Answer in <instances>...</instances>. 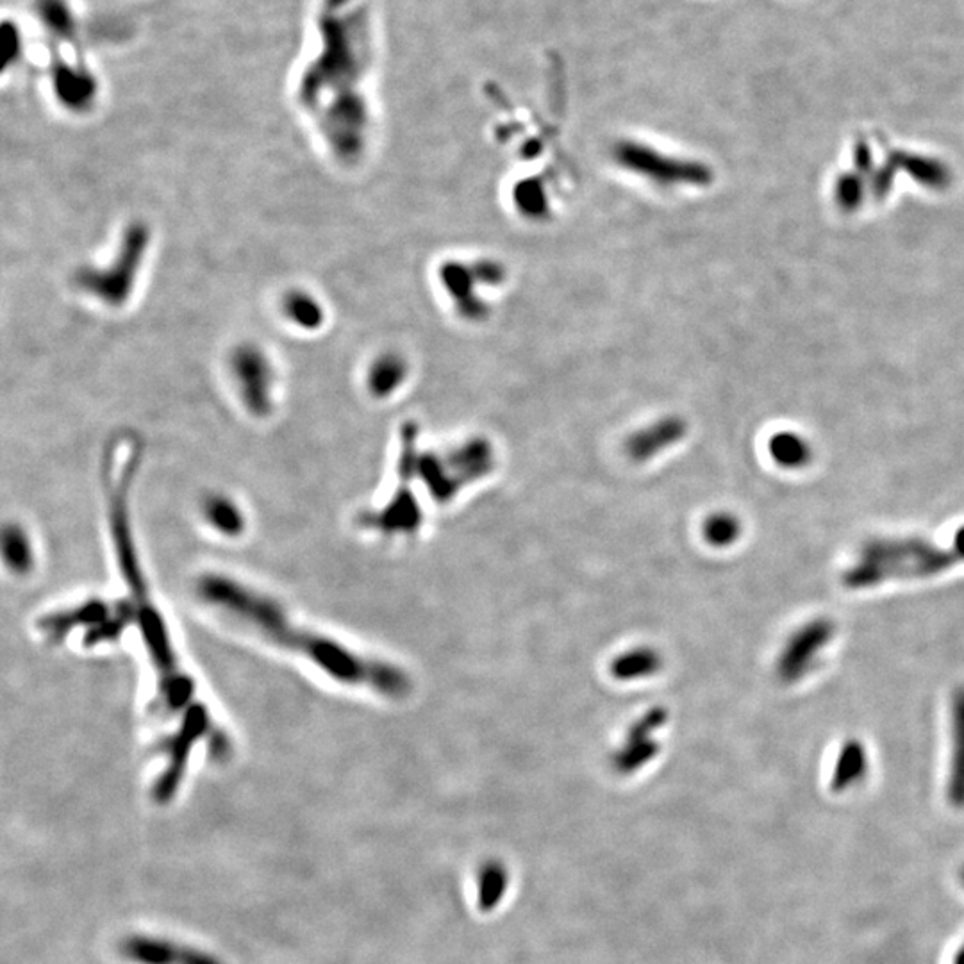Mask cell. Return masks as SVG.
Listing matches in <instances>:
<instances>
[{
    "label": "cell",
    "instance_id": "6da1fadb",
    "mask_svg": "<svg viewBox=\"0 0 964 964\" xmlns=\"http://www.w3.org/2000/svg\"><path fill=\"white\" fill-rule=\"evenodd\" d=\"M200 599L234 616L241 624L263 634L275 645L306 657L334 681L377 691L388 699H404L411 691L409 675L386 661L361 656L358 652L293 624L274 600L266 599L240 582L222 575H206L199 581Z\"/></svg>",
    "mask_w": 964,
    "mask_h": 964
},
{
    "label": "cell",
    "instance_id": "7a4b0ae2",
    "mask_svg": "<svg viewBox=\"0 0 964 964\" xmlns=\"http://www.w3.org/2000/svg\"><path fill=\"white\" fill-rule=\"evenodd\" d=\"M956 541L940 549L923 538H875L859 549V561L848 568L841 582L848 590H866L895 577H931L963 563Z\"/></svg>",
    "mask_w": 964,
    "mask_h": 964
},
{
    "label": "cell",
    "instance_id": "3957f363",
    "mask_svg": "<svg viewBox=\"0 0 964 964\" xmlns=\"http://www.w3.org/2000/svg\"><path fill=\"white\" fill-rule=\"evenodd\" d=\"M150 240L149 225L143 222L127 225L118 243L117 254L104 266L79 268L74 275L75 286L108 308H122L138 284L149 254Z\"/></svg>",
    "mask_w": 964,
    "mask_h": 964
},
{
    "label": "cell",
    "instance_id": "277c9868",
    "mask_svg": "<svg viewBox=\"0 0 964 964\" xmlns=\"http://www.w3.org/2000/svg\"><path fill=\"white\" fill-rule=\"evenodd\" d=\"M493 468L495 456L490 443L474 440L443 454H416L413 474L420 477L436 502L447 504L465 486L491 474Z\"/></svg>",
    "mask_w": 964,
    "mask_h": 964
},
{
    "label": "cell",
    "instance_id": "5b68a950",
    "mask_svg": "<svg viewBox=\"0 0 964 964\" xmlns=\"http://www.w3.org/2000/svg\"><path fill=\"white\" fill-rule=\"evenodd\" d=\"M229 372L234 390L250 415H268L274 408L277 375L265 350L252 343L238 345L229 358Z\"/></svg>",
    "mask_w": 964,
    "mask_h": 964
},
{
    "label": "cell",
    "instance_id": "8992f818",
    "mask_svg": "<svg viewBox=\"0 0 964 964\" xmlns=\"http://www.w3.org/2000/svg\"><path fill=\"white\" fill-rule=\"evenodd\" d=\"M836 625L829 618H815L793 632L784 643L777 659V675L782 682L793 684L813 670L822 650L831 643Z\"/></svg>",
    "mask_w": 964,
    "mask_h": 964
},
{
    "label": "cell",
    "instance_id": "52a82bcc",
    "mask_svg": "<svg viewBox=\"0 0 964 964\" xmlns=\"http://www.w3.org/2000/svg\"><path fill=\"white\" fill-rule=\"evenodd\" d=\"M400 475V488L395 491L390 502L379 509L361 516V525L368 529L384 532V534H413L422 525V509L418 506V500L411 493L406 482L411 479V475Z\"/></svg>",
    "mask_w": 964,
    "mask_h": 964
},
{
    "label": "cell",
    "instance_id": "ba28073f",
    "mask_svg": "<svg viewBox=\"0 0 964 964\" xmlns=\"http://www.w3.org/2000/svg\"><path fill=\"white\" fill-rule=\"evenodd\" d=\"M666 718L668 713L663 707H654L647 715L641 716L625 734L624 745L615 757L616 766L629 772L656 756L659 743L652 736L665 725Z\"/></svg>",
    "mask_w": 964,
    "mask_h": 964
},
{
    "label": "cell",
    "instance_id": "9c48e42d",
    "mask_svg": "<svg viewBox=\"0 0 964 964\" xmlns=\"http://www.w3.org/2000/svg\"><path fill=\"white\" fill-rule=\"evenodd\" d=\"M122 954L140 964H222L217 957L170 941L131 938L124 941Z\"/></svg>",
    "mask_w": 964,
    "mask_h": 964
},
{
    "label": "cell",
    "instance_id": "30bf717a",
    "mask_svg": "<svg viewBox=\"0 0 964 964\" xmlns=\"http://www.w3.org/2000/svg\"><path fill=\"white\" fill-rule=\"evenodd\" d=\"M950 772H948L947 795L950 804L964 807V686L957 688L950 702Z\"/></svg>",
    "mask_w": 964,
    "mask_h": 964
},
{
    "label": "cell",
    "instance_id": "8fae6325",
    "mask_svg": "<svg viewBox=\"0 0 964 964\" xmlns=\"http://www.w3.org/2000/svg\"><path fill=\"white\" fill-rule=\"evenodd\" d=\"M686 425L677 418H663L657 424L649 425L631 436L625 450L634 461H647L656 458L663 450L674 447L684 438Z\"/></svg>",
    "mask_w": 964,
    "mask_h": 964
},
{
    "label": "cell",
    "instance_id": "7c38bea8",
    "mask_svg": "<svg viewBox=\"0 0 964 964\" xmlns=\"http://www.w3.org/2000/svg\"><path fill=\"white\" fill-rule=\"evenodd\" d=\"M281 311L293 327L304 333L318 331L325 324L324 304L306 290H290L281 300Z\"/></svg>",
    "mask_w": 964,
    "mask_h": 964
},
{
    "label": "cell",
    "instance_id": "4fadbf2b",
    "mask_svg": "<svg viewBox=\"0 0 964 964\" xmlns=\"http://www.w3.org/2000/svg\"><path fill=\"white\" fill-rule=\"evenodd\" d=\"M408 377V363L399 354H383L374 359L366 372V386L374 397H388L399 390Z\"/></svg>",
    "mask_w": 964,
    "mask_h": 964
},
{
    "label": "cell",
    "instance_id": "5bb4252c",
    "mask_svg": "<svg viewBox=\"0 0 964 964\" xmlns=\"http://www.w3.org/2000/svg\"><path fill=\"white\" fill-rule=\"evenodd\" d=\"M663 668V657L650 647L627 650L613 659L609 672L616 681H641L656 675Z\"/></svg>",
    "mask_w": 964,
    "mask_h": 964
},
{
    "label": "cell",
    "instance_id": "9a60e30c",
    "mask_svg": "<svg viewBox=\"0 0 964 964\" xmlns=\"http://www.w3.org/2000/svg\"><path fill=\"white\" fill-rule=\"evenodd\" d=\"M866 770H868V756H866L865 745L861 741L848 740L841 747L838 759H836V766H834V773H832L831 790H848L850 786L863 781Z\"/></svg>",
    "mask_w": 964,
    "mask_h": 964
},
{
    "label": "cell",
    "instance_id": "2e32d148",
    "mask_svg": "<svg viewBox=\"0 0 964 964\" xmlns=\"http://www.w3.org/2000/svg\"><path fill=\"white\" fill-rule=\"evenodd\" d=\"M741 531H743V525L740 518L725 511L707 516L706 522L702 525L704 540L716 549H725L734 545L740 540Z\"/></svg>",
    "mask_w": 964,
    "mask_h": 964
},
{
    "label": "cell",
    "instance_id": "e0dca14e",
    "mask_svg": "<svg viewBox=\"0 0 964 964\" xmlns=\"http://www.w3.org/2000/svg\"><path fill=\"white\" fill-rule=\"evenodd\" d=\"M770 452L773 459L786 468H800L811 458L806 441L800 440L795 434H777L770 441Z\"/></svg>",
    "mask_w": 964,
    "mask_h": 964
},
{
    "label": "cell",
    "instance_id": "ac0fdd59",
    "mask_svg": "<svg viewBox=\"0 0 964 964\" xmlns=\"http://www.w3.org/2000/svg\"><path fill=\"white\" fill-rule=\"evenodd\" d=\"M206 516H208L209 524L213 525L217 531L229 534V536H236L243 529L240 509L234 506L231 500L224 499V497L209 499L208 504H206Z\"/></svg>",
    "mask_w": 964,
    "mask_h": 964
},
{
    "label": "cell",
    "instance_id": "d6986e66",
    "mask_svg": "<svg viewBox=\"0 0 964 964\" xmlns=\"http://www.w3.org/2000/svg\"><path fill=\"white\" fill-rule=\"evenodd\" d=\"M4 554L8 559L9 565L13 566L17 572H25L31 566V547L24 532L11 527L4 534Z\"/></svg>",
    "mask_w": 964,
    "mask_h": 964
},
{
    "label": "cell",
    "instance_id": "ffe728a7",
    "mask_svg": "<svg viewBox=\"0 0 964 964\" xmlns=\"http://www.w3.org/2000/svg\"><path fill=\"white\" fill-rule=\"evenodd\" d=\"M954 541H956L957 545H959V549L963 550L964 554V527H961V529L956 532V538H954Z\"/></svg>",
    "mask_w": 964,
    "mask_h": 964
},
{
    "label": "cell",
    "instance_id": "44dd1931",
    "mask_svg": "<svg viewBox=\"0 0 964 964\" xmlns=\"http://www.w3.org/2000/svg\"><path fill=\"white\" fill-rule=\"evenodd\" d=\"M954 964H964V947L954 957Z\"/></svg>",
    "mask_w": 964,
    "mask_h": 964
},
{
    "label": "cell",
    "instance_id": "7402d4cb",
    "mask_svg": "<svg viewBox=\"0 0 964 964\" xmlns=\"http://www.w3.org/2000/svg\"><path fill=\"white\" fill-rule=\"evenodd\" d=\"M961 879H963V884H964V868H963V873H961Z\"/></svg>",
    "mask_w": 964,
    "mask_h": 964
}]
</instances>
